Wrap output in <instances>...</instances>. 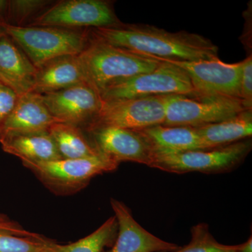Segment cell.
Segmentation results:
<instances>
[{"mask_svg": "<svg viewBox=\"0 0 252 252\" xmlns=\"http://www.w3.org/2000/svg\"><path fill=\"white\" fill-rule=\"evenodd\" d=\"M46 188L56 195H70L86 188L95 176L114 171L119 162L101 156L49 162L23 161Z\"/></svg>", "mask_w": 252, "mask_h": 252, "instance_id": "4", "label": "cell"}, {"mask_svg": "<svg viewBox=\"0 0 252 252\" xmlns=\"http://www.w3.org/2000/svg\"><path fill=\"white\" fill-rule=\"evenodd\" d=\"M0 231L6 232V233L18 235V236L28 237V238H38V237L41 236L40 235L31 233V232L25 230L18 223L11 221V220L0 222Z\"/></svg>", "mask_w": 252, "mask_h": 252, "instance_id": "27", "label": "cell"}, {"mask_svg": "<svg viewBox=\"0 0 252 252\" xmlns=\"http://www.w3.org/2000/svg\"><path fill=\"white\" fill-rule=\"evenodd\" d=\"M56 122L85 128L97 115L102 104L99 94L86 84L41 94Z\"/></svg>", "mask_w": 252, "mask_h": 252, "instance_id": "11", "label": "cell"}, {"mask_svg": "<svg viewBox=\"0 0 252 252\" xmlns=\"http://www.w3.org/2000/svg\"><path fill=\"white\" fill-rule=\"evenodd\" d=\"M190 243L180 247L174 252H237L239 245H226L217 241L210 233L206 223H200L192 227Z\"/></svg>", "mask_w": 252, "mask_h": 252, "instance_id": "23", "label": "cell"}, {"mask_svg": "<svg viewBox=\"0 0 252 252\" xmlns=\"http://www.w3.org/2000/svg\"><path fill=\"white\" fill-rule=\"evenodd\" d=\"M0 143L4 152L19 158L22 162H49L63 159L49 132L3 137L0 138Z\"/></svg>", "mask_w": 252, "mask_h": 252, "instance_id": "18", "label": "cell"}, {"mask_svg": "<svg viewBox=\"0 0 252 252\" xmlns=\"http://www.w3.org/2000/svg\"><path fill=\"white\" fill-rule=\"evenodd\" d=\"M4 35H5L4 30L2 29V28L0 27V38Z\"/></svg>", "mask_w": 252, "mask_h": 252, "instance_id": "31", "label": "cell"}, {"mask_svg": "<svg viewBox=\"0 0 252 252\" xmlns=\"http://www.w3.org/2000/svg\"><path fill=\"white\" fill-rule=\"evenodd\" d=\"M37 69L9 36L0 38V83L18 96L32 92Z\"/></svg>", "mask_w": 252, "mask_h": 252, "instance_id": "15", "label": "cell"}, {"mask_svg": "<svg viewBox=\"0 0 252 252\" xmlns=\"http://www.w3.org/2000/svg\"><path fill=\"white\" fill-rule=\"evenodd\" d=\"M158 61L172 63L183 69L190 79L196 94L241 99V62L228 64L220 59L200 61Z\"/></svg>", "mask_w": 252, "mask_h": 252, "instance_id": "10", "label": "cell"}, {"mask_svg": "<svg viewBox=\"0 0 252 252\" xmlns=\"http://www.w3.org/2000/svg\"><path fill=\"white\" fill-rule=\"evenodd\" d=\"M53 4L48 0H8L6 26H29Z\"/></svg>", "mask_w": 252, "mask_h": 252, "instance_id": "22", "label": "cell"}, {"mask_svg": "<svg viewBox=\"0 0 252 252\" xmlns=\"http://www.w3.org/2000/svg\"><path fill=\"white\" fill-rule=\"evenodd\" d=\"M8 220H8L7 217H6L5 216H3V215H0V222L8 221Z\"/></svg>", "mask_w": 252, "mask_h": 252, "instance_id": "30", "label": "cell"}, {"mask_svg": "<svg viewBox=\"0 0 252 252\" xmlns=\"http://www.w3.org/2000/svg\"><path fill=\"white\" fill-rule=\"evenodd\" d=\"M57 123L46 107L41 94L30 92L18 96L17 102L0 131V138L8 136L49 132Z\"/></svg>", "mask_w": 252, "mask_h": 252, "instance_id": "14", "label": "cell"}, {"mask_svg": "<svg viewBox=\"0 0 252 252\" xmlns=\"http://www.w3.org/2000/svg\"><path fill=\"white\" fill-rule=\"evenodd\" d=\"M237 252H252V237H250L245 243L239 245Z\"/></svg>", "mask_w": 252, "mask_h": 252, "instance_id": "29", "label": "cell"}, {"mask_svg": "<svg viewBox=\"0 0 252 252\" xmlns=\"http://www.w3.org/2000/svg\"><path fill=\"white\" fill-rule=\"evenodd\" d=\"M2 29L22 49L36 69L56 58L78 56L90 39L89 29L11 26H3Z\"/></svg>", "mask_w": 252, "mask_h": 252, "instance_id": "3", "label": "cell"}, {"mask_svg": "<svg viewBox=\"0 0 252 252\" xmlns=\"http://www.w3.org/2000/svg\"><path fill=\"white\" fill-rule=\"evenodd\" d=\"M117 233V218L111 217L91 234L75 243L63 245L48 240L44 252H103L104 248H112Z\"/></svg>", "mask_w": 252, "mask_h": 252, "instance_id": "21", "label": "cell"}, {"mask_svg": "<svg viewBox=\"0 0 252 252\" xmlns=\"http://www.w3.org/2000/svg\"><path fill=\"white\" fill-rule=\"evenodd\" d=\"M18 97L14 91L0 83V131L14 109Z\"/></svg>", "mask_w": 252, "mask_h": 252, "instance_id": "26", "label": "cell"}, {"mask_svg": "<svg viewBox=\"0 0 252 252\" xmlns=\"http://www.w3.org/2000/svg\"><path fill=\"white\" fill-rule=\"evenodd\" d=\"M78 57L86 84L99 96L112 84L152 72L161 63L154 58L113 46L93 35L91 32L89 43Z\"/></svg>", "mask_w": 252, "mask_h": 252, "instance_id": "2", "label": "cell"}, {"mask_svg": "<svg viewBox=\"0 0 252 252\" xmlns=\"http://www.w3.org/2000/svg\"><path fill=\"white\" fill-rule=\"evenodd\" d=\"M81 84L86 82L78 56H61L38 68L32 92L47 94Z\"/></svg>", "mask_w": 252, "mask_h": 252, "instance_id": "17", "label": "cell"}, {"mask_svg": "<svg viewBox=\"0 0 252 252\" xmlns=\"http://www.w3.org/2000/svg\"><path fill=\"white\" fill-rule=\"evenodd\" d=\"M204 149H212L247 140L252 135V109L217 124L195 127Z\"/></svg>", "mask_w": 252, "mask_h": 252, "instance_id": "19", "label": "cell"}, {"mask_svg": "<svg viewBox=\"0 0 252 252\" xmlns=\"http://www.w3.org/2000/svg\"><path fill=\"white\" fill-rule=\"evenodd\" d=\"M91 34L113 46L158 60H219L218 46L205 36L187 31L170 32L146 24H126L90 29Z\"/></svg>", "mask_w": 252, "mask_h": 252, "instance_id": "1", "label": "cell"}, {"mask_svg": "<svg viewBox=\"0 0 252 252\" xmlns=\"http://www.w3.org/2000/svg\"><path fill=\"white\" fill-rule=\"evenodd\" d=\"M122 23L112 1L63 0L51 5L27 26L89 30L113 27Z\"/></svg>", "mask_w": 252, "mask_h": 252, "instance_id": "9", "label": "cell"}, {"mask_svg": "<svg viewBox=\"0 0 252 252\" xmlns=\"http://www.w3.org/2000/svg\"><path fill=\"white\" fill-rule=\"evenodd\" d=\"M252 148V140L247 139L218 148L156 157L152 167L175 174L224 173L243 163Z\"/></svg>", "mask_w": 252, "mask_h": 252, "instance_id": "7", "label": "cell"}, {"mask_svg": "<svg viewBox=\"0 0 252 252\" xmlns=\"http://www.w3.org/2000/svg\"><path fill=\"white\" fill-rule=\"evenodd\" d=\"M86 132L99 153L119 164L129 161L151 167L153 165V149L138 131L102 127Z\"/></svg>", "mask_w": 252, "mask_h": 252, "instance_id": "12", "label": "cell"}, {"mask_svg": "<svg viewBox=\"0 0 252 252\" xmlns=\"http://www.w3.org/2000/svg\"><path fill=\"white\" fill-rule=\"evenodd\" d=\"M110 203L118 222V233L110 250L103 252H174L180 248L144 229L123 202L112 198Z\"/></svg>", "mask_w": 252, "mask_h": 252, "instance_id": "13", "label": "cell"}, {"mask_svg": "<svg viewBox=\"0 0 252 252\" xmlns=\"http://www.w3.org/2000/svg\"><path fill=\"white\" fill-rule=\"evenodd\" d=\"M8 0H0V27L6 25Z\"/></svg>", "mask_w": 252, "mask_h": 252, "instance_id": "28", "label": "cell"}, {"mask_svg": "<svg viewBox=\"0 0 252 252\" xmlns=\"http://www.w3.org/2000/svg\"><path fill=\"white\" fill-rule=\"evenodd\" d=\"M49 239L18 236L0 231V252H44Z\"/></svg>", "mask_w": 252, "mask_h": 252, "instance_id": "24", "label": "cell"}, {"mask_svg": "<svg viewBox=\"0 0 252 252\" xmlns=\"http://www.w3.org/2000/svg\"><path fill=\"white\" fill-rule=\"evenodd\" d=\"M240 98L252 108V55L242 61Z\"/></svg>", "mask_w": 252, "mask_h": 252, "instance_id": "25", "label": "cell"}, {"mask_svg": "<svg viewBox=\"0 0 252 252\" xmlns=\"http://www.w3.org/2000/svg\"><path fill=\"white\" fill-rule=\"evenodd\" d=\"M167 95L102 101V107L85 132L102 127L140 130L163 125Z\"/></svg>", "mask_w": 252, "mask_h": 252, "instance_id": "8", "label": "cell"}, {"mask_svg": "<svg viewBox=\"0 0 252 252\" xmlns=\"http://www.w3.org/2000/svg\"><path fill=\"white\" fill-rule=\"evenodd\" d=\"M49 133L54 140L63 159L88 158L101 157L90 138H88L80 127L55 123L50 127Z\"/></svg>", "mask_w": 252, "mask_h": 252, "instance_id": "20", "label": "cell"}, {"mask_svg": "<svg viewBox=\"0 0 252 252\" xmlns=\"http://www.w3.org/2000/svg\"><path fill=\"white\" fill-rule=\"evenodd\" d=\"M137 131L150 144L155 158L190 151L205 150L195 127L158 125Z\"/></svg>", "mask_w": 252, "mask_h": 252, "instance_id": "16", "label": "cell"}, {"mask_svg": "<svg viewBox=\"0 0 252 252\" xmlns=\"http://www.w3.org/2000/svg\"><path fill=\"white\" fill-rule=\"evenodd\" d=\"M150 72L143 73L112 84L100 94L102 101L139 98L171 94H194L187 73L165 61Z\"/></svg>", "mask_w": 252, "mask_h": 252, "instance_id": "6", "label": "cell"}, {"mask_svg": "<svg viewBox=\"0 0 252 252\" xmlns=\"http://www.w3.org/2000/svg\"></svg>", "mask_w": 252, "mask_h": 252, "instance_id": "32", "label": "cell"}, {"mask_svg": "<svg viewBox=\"0 0 252 252\" xmlns=\"http://www.w3.org/2000/svg\"><path fill=\"white\" fill-rule=\"evenodd\" d=\"M252 109L243 99L212 94L167 95L164 126L197 127L217 124Z\"/></svg>", "mask_w": 252, "mask_h": 252, "instance_id": "5", "label": "cell"}]
</instances>
